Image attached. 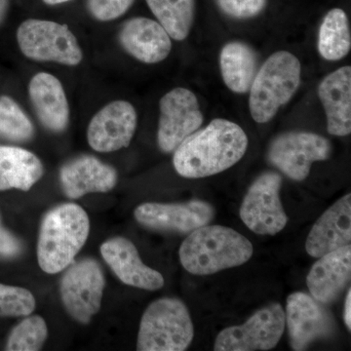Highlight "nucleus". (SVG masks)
Segmentation results:
<instances>
[{"label": "nucleus", "mask_w": 351, "mask_h": 351, "mask_svg": "<svg viewBox=\"0 0 351 351\" xmlns=\"http://www.w3.org/2000/svg\"><path fill=\"white\" fill-rule=\"evenodd\" d=\"M9 9V0H0V25L5 19Z\"/></svg>", "instance_id": "473e14b6"}, {"label": "nucleus", "mask_w": 351, "mask_h": 351, "mask_svg": "<svg viewBox=\"0 0 351 351\" xmlns=\"http://www.w3.org/2000/svg\"><path fill=\"white\" fill-rule=\"evenodd\" d=\"M90 232L89 217L75 203H64L44 216L39 230L38 261L48 274L66 269L86 243Z\"/></svg>", "instance_id": "7ed1b4c3"}, {"label": "nucleus", "mask_w": 351, "mask_h": 351, "mask_svg": "<svg viewBox=\"0 0 351 351\" xmlns=\"http://www.w3.org/2000/svg\"><path fill=\"white\" fill-rule=\"evenodd\" d=\"M36 308L31 291L0 283V318L29 316Z\"/></svg>", "instance_id": "cd10ccee"}, {"label": "nucleus", "mask_w": 351, "mask_h": 351, "mask_svg": "<svg viewBox=\"0 0 351 351\" xmlns=\"http://www.w3.org/2000/svg\"><path fill=\"white\" fill-rule=\"evenodd\" d=\"M134 1L135 0H88L87 7L94 19L110 22L124 15Z\"/></svg>", "instance_id": "c85d7f7f"}, {"label": "nucleus", "mask_w": 351, "mask_h": 351, "mask_svg": "<svg viewBox=\"0 0 351 351\" xmlns=\"http://www.w3.org/2000/svg\"><path fill=\"white\" fill-rule=\"evenodd\" d=\"M285 329V313L279 304L263 307L240 326L223 330L216 339V351L272 350Z\"/></svg>", "instance_id": "9d476101"}, {"label": "nucleus", "mask_w": 351, "mask_h": 351, "mask_svg": "<svg viewBox=\"0 0 351 351\" xmlns=\"http://www.w3.org/2000/svg\"><path fill=\"white\" fill-rule=\"evenodd\" d=\"M331 143L311 132L293 131L274 138L269 149V160L290 179L301 182L311 172V164L327 160Z\"/></svg>", "instance_id": "6e6552de"}, {"label": "nucleus", "mask_w": 351, "mask_h": 351, "mask_svg": "<svg viewBox=\"0 0 351 351\" xmlns=\"http://www.w3.org/2000/svg\"><path fill=\"white\" fill-rule=\"evenodd\" d=\"M17 41L23 55L32 61L75 66L83 59L82 47L68 25L52 21H24L18 27Z\"/></svg>", "instance_id": "423d86ee"}, {"label": "nucleus", "mask_w": 351, "mask_h": 351, "mask_svg": "<svg viewBox=\"0 0 351 351\" xmlns=\"http://www.w3.org/2000/svg\"><path fill=\"white\" fill-rule=\"evenodd\" d=\"M119 176L112 166L92 156L75 157L60 170V182L66 197L77 199L88 193H105L117 184Z\"/></svg>", "instance_id": "dca6fc26"}, {"label": "nucleus", "mask_w": 351, "mask_h": 351, "mask_svg": "<svg viewBox=\"0 0 351 351\" xmlns=\"http://www.w3.org/2000/svg\"><path fill=\"white\" fill-rule=\"evenodd\" d=\"M247 147L248 138L241 127L230 120L214 119L175 149L173 164L182 177H209L235 165Z\"/></svg>", "instance_id": "f257e3e1"}, {"label": "nucleus", "mask_w": 351, "mask_h": 351, "mask_svg": "<svg viewBox=\"0 0 351 351\" xmlns=\"http://www.w3.org/2000/svg\"><path fill=\"white\" fill-rule=\"evenodd\" d=\"M43 1L48 5H57V4L66 3V2L71 1V0H43Z\"/></svg>", "instance_id": "72a5a7b5"}, {"label": "nucleus", "mask_w": 351, "mask_h": 351, "mask_svg": "<svg viewBox=\"0 0 351 351\" xmlns=\"http://www.w3.org/2000/svg\"><path fill=\"white\" fill-rule=\"evenodd\" d=\"M253 245L232 228L203 226L191 232L180 248L182 267L195 276H210L239 267L253 255Z\"/></svg>", "instance_id": "f03ea898"}, {"label": "nucleus", "mask_w": 351, "mask_h": 351, "mask_svg": "<svg viewBox=\"0 0 351 351\" xmlns=\"http://www.w3.org/2000/svg\"><path fill=\"white\" fill-rule=\"evenodd\" d=\"M211 204L202 200L184 203L147 202L136 208L134 217L141 225L154 230L188 233L214 219Z\"/></svg>", "instance_id": "ddd939ff"}, {"label": "nucleus", "mask_w": 351, "mask_h": 351, "mask_svg": "<svg viewBox=\"0 0 351 351\" xmlns=\"http://www.w3.org/2000/svg\"><path fill=\"white\" fill-rule=\"evenodd\" d=\"M193 325L184 302L163 298L145 309L138 329V351H184L193 341Z\"/></svg>", "instance_id": "39448f33"}, {"label": "nucleus", "mask_w": 351, "mask_h": 351, "mask_svg": "<svg viewBox=\"0 0 351 351\" xmlns=\"http://www.w3.org/2000/svg\"><path fill=\"white\" fill-rule=\"evenodd\" d=\"M105 284L103 270L97 261L84 258L73 263L60 283L66 313L78 323L88 324L100 311Z\"/></svg>", "instance_id": "0eeeda50"}, {"label": "nucleus", "mask_w": 351, "mask_h": 351, "mask_svg": "<svg viewBox=\"0 0 351 351\" xmlns=\"http://www.w3.org/2000/svg\"><path fill=\"white\" fill-rule=\"evenodd\" d=\"M351 292L350 288L348 289V295H346L345 304V322L348 330L351 329Z\"/></svg>", "instance_id": "2f4dec72"}, {"label": "nucleus", "mask_w": 351, "mask_h": 351, "mask_svg": "<svg viewBox=\"0 0 351 351\" xmlns=\"http://www.w3.org/2000/svg\"><path fill=\"white\" fill-rule=\"evenodd\" d=\"M119 43L130 56L145 64H157L169 56L172 41L156 21L138 17L127 21L120 29Z\"/></svg>", "instance_id": "f3484780"}, {"label": "nucleus", "mask_w": 351, "mask_h": 351, "mask_svg": "<svg viewBox=\"0 0 351 351\" xmlns=\"http://www.w3.org/2000/svg\"><path fill=\"white\" fill-rule=\"evenodd\" d=\"M318 96L327 117V129L331 135H350L351 132V68L332 71L321 82Z\"/></svg>", "instance_id": "412c9836"}, {"label": "nucleus", "mask_w": 351, "mask_h": 351, "mask_svg": "<svg viewBox=\"0 0 351 351\" xmlns=\"http://www.w3.org/2000/svg\"><path fill=\"white\" fill-rule=\"evenodd\" d=\"M23 251L19 239L4 228L0 216V257L12 258L18 257Z\"/></svg>", "instance_id": "7c9ffc66"}, {"label": "nucleus", "mask_w": 351, "mask_h": 351, "mask_svg": "<svg viewBox=\"0 0 351 351\" xmlns=\"http://www.w3.org/2000/svg\"><path fill=\"white\" fill-rule=\"evenodd\" d=\"M351 246L341 247L322 256L311 267L306 283L313 299L321 304H331L350 283Z\"/></svg>", "instance_id": "6ab92c4d"}, {"label": "nucleus", "mask_w": 351, "mask_h": 351, "mask_svg": "<svg viewBox=\"0 0 351 351\" xmlns=\"http://www.w3.org/2000/svg\"><path fill=\"white\" fill-rule=\"evenodd\" d=\"M0 134L13 142H27L34 134V127L24 110L10 97H0Z\"/></svg>", "instance_id": "a878e982"}, {"label": "nucleus", "mask_w": 351, "mask_h": 351, "mask_svg": "<svg viewBox=\"0 0 351 351\" xmlns=\"http://www.w3.org/2000/svg\"><path fill=\"white\" fill-rule=\"evenodd\" d=\"M48 337V328L41 316L32 315L21 321L7 339L6 350L38 351Z\"/></svg>", "instance_id": "bb28decb"}, {"label": "nucleus", "mask_w": 351, "mask_h": 351, "mask_svg": "<svg viewBox=\"0 0 351 351\" xmlns=\"http://www.w3.org/2000/svg\"><path fill=\"white\" fill-rule=\"evenodd\" d=\"M32 107L47 130L62 133L69 125V105L61 82L48 73H36L29 84Z\"/></svg>", "instance_id": "aec40b11"}, {"label": "nucleus", "mask_w": 351, "mask_h": 351, "mask_svg": "<svg viewBox=\"0 0 351 351\" xmlns=\"http://www.w3.org/2000/svg\"><path fill=\"white\" fill-rule=\"evenodd\" d=\"M265 3L267 0H218L221 10L237 19L255 17L262 12Z\"/></svg>", "instance_id": "c756f323"}, {"label": "nucleus", "mask_w": 351, "mask_h": 351, "mask_svg": "<svg viewBox=\"0 0 351 351\" xmlns=\"http://www.w3.org/2000/svg\"><path fill=\"white\" fill-rule=\"evenodd\" d=\"M350 23L345 11L339 8L328 12L320 25L318 51L328 61H339L350 53Z\"/></svg>", "instance_id": "b1692460"}, {"label": "nucleus", "mask_w": 351, "mask_h": 351, "mask_svg": "<svg viewBox=\"0 0 351 351\" xmlns=\"http://www.w3.org/2000/svg\"><path fill=\"white\" fill-rule=\"evenodd\" d=\"M219 66L228 89L234 93H247L257 73V56L250 46L234 41L221 49Z\"/></svg>", "instance_id": "5701e85b"}, {"label": "nucleus", "mask_w": 351, "mask_h": 351, "mask_svg": "<svg viewBox=\"0 0 351 351\" xmlns=\"http://www.w3.org/2000/svg\"><path fill=\"white\" fill-rule=\"evenodd\" d=\"M351 241V195L343 196L314 223L306 243L307 254L320 258Z\"/></svg>", "instance_id": "a211bd4d"}, {"label": "nucleus", "mask_w": 351, "mask_h": 351, "mask_svg": "<svg viewBox=\"0 0 351 351\" xmlns=\"http://www.w3.org/2000/svg\"><path fill=\"white\" fill-rule=\"evenodd\" d=\"M285 320L294 350H306L316 339L329 336L334 329L331 315L311 295L302 292L289 295Z\"/></svg>", "instance_id": "4468645a"}, {"label": "nucleus", "mask_w": 351, "mask_h": 351, "mask_svg": "<svg viewBox=\"0 0 351 351\" xmlns=\"http://www.w3.org/2000/svg\"><path fill=\"white\" fill-rule=\"evenodd\" d=\"M101 254L122 283L147 291L163 287L162 274L143 263L130 240L124 237L108 239L101 244Z\"/></svg>", "instance_id": "2eb2a0df"}, {"label": "nucleus", "mask_w": 351, "mask_h": 351, "mask_svg": "<svg viewBox=\"0 0 351 351\" xmlns=\"http://www.w3.org/2000/svg\"><path fill=\"white\" fill-rule=\"evenodd\" d=\"M301 73V63L292 53L278 51L272 54L256 73L249 90L252 119L258 123L274 119L299 89Z\"/></svg>", "instance_id": "20e7f679"}, {"label": "nucleus", "mask_w": 351, "mask_h": 351, "mask_svg": "<svg viewBox=\"0 0 351 351\" xmlns=\"http://www.w3.org/2000/svg\"><path fill=\"white\" fill-rule=\"evenodd\" d=\"M282 177L274 172L263 173L252 184L240 207V218L252 232L276 235L287 225L279 193Z\"/></svg>", "instance_id": "1a4fd4ad"}, {"label": "nucleus", "mask_w": 351, "mask_h": 351, "mask_svg": "<svg viewBox=\"0 0 351 351\" xmlns=\"http://www.w3.org/2000/svg\"><path fill=\"white\" fill-rule=\"evenodd\" d=\"M203 114L195 93L177 87L164 95L159 101L157 144L163 152H174L200 128Z\"/></svg>", "instance_id": "9b49d317"}, {"label": "nucleus", "mask_w": 351, "mask_h": 351, "mask_svg": "<svg viewBox=\"0 0 351 351\" xmlns=\"http://www.w3.org/2000/svg\"><path fill=\"white\" fill-rule=\"evenodd\" d=\"M159 24L171 38L182 41L188 38L195 16V0H145Z\"/></svg>", "instance_id": "393cba45"}, {"label": "nucleus", "mask_w": 351, "mask_h": 351, "mask_svg": "<svg viewBox=\"0 0 351 351\" xmlns=\"http://www.w3.org/2000/svg\"><path fill=\"white\" fill-rule=\"evenodd\" d=\"M43 175V165L36 154L22 147L0 145V191H29Z\"/></svg>", "instance_id": "4be33fe9"}, {"label": "nucleus", "mask_w": 351, "mask_h": 351, "mask_svg": "<svg viewBox=\"0 0 351 351\" xmlns=\"http://www.w3.org/2000/svg\"><path fill=\"white\" fill-rule=\"evenodd\" d=\"M135 108L126 101H113L92 117L87 128L90 147L98 152H113L130 145L137 129Z\"/></svg>", "instance_id": "f8f14e48"}]
</instances>
